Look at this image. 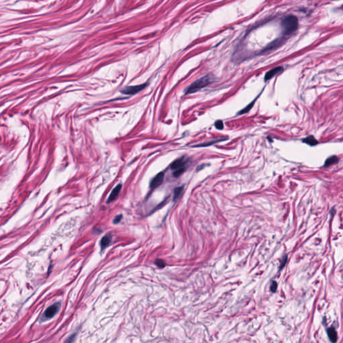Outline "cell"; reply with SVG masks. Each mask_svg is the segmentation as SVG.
Here are the masks:
<instances>
[{
	"instance_id": "cell-1",
	"label": "cell",
	"mask_w": 343,
	"mask_h": 343,
	"mask_svg": "<svg viewBox=\"0 0 343 343\" xmlns=\"http://www.w3.org/2000/svg\"><path fill=\"white\" fill-rule=\"evenodd\" d=\"M283 34L285 36L291 35L298 29L299 23L298 19L294 15L285 16L281 22Z\"/></svg>"
},
{
	"instance_id": "cell-2",
	"label": "cell",
	"mask_w": 343,
	"mask_h": 343,
	"mask_svg": "<svg viewBox=\"0 0 343 343\" xmlns=\"http://www.w3.org/2000/svg\"><path fill=\"white\" fill-rule=\"evenodd\" d=\"M214 79L211 77V76L207 75L200 78L199 79L197 80L196 81L192 83L191 84L189 85L188 87L186 89L185 93L186 94H192L196 92H198V90L201 89L206 87L207 85L211 84L212 82L214 81Z\"/></svg>"
},
{
	"instance_id": "cell-3",
	"label": "cell",
	"mask_w": 343,
	"mask_h": 343,
	"mask_svg": "<svg viewBox=\"0 0 343 343\" xmlns=\"http://www.w3.org/2000/svg\"><path fill=\"white\" fill-rule=\"evenodd\" d=\"M60 308V304L59 302H57L51 305L50 306H49L46 310L44 314H43L42 320L45 321L46 320H49V319L53 318L57 314V312H59Z\"/></svg>"
},
{
	"instance_id": "cell-4",
	"label": "cell",
	"mask_w": 343,
	"mask_h": 343,
	"mask_svg": "<svg viewBox=\"0 0 343 343\" xmlns=\"http://www.w3.org/2000/svg\"><path fill=\"white\" fill-rule=\"evenodd\" d=\"M147 85V84L145 83L136 86H129V87H126L121 89V93L124 95H135L141 91V90L144 89Z\"/></svg>"
},
{
	"instance_id": "cell-5",
	"label": "cell",
	"mask_w": 343,
	"mask_h": 343,
	"mask_svg": "<svg viewBox=\"0 0 343 343\" xmlns=\"http://www.w3.org/2000/svg\"><path fill=\"white\" fill-rule=\"evenodd\" d=\"M187 160L185 158V157H182V158L174 160L170 165V168L172 170H175L186 168L185 166L187 165Z\"/></svg>"
},
{
	"instance_id": "cell-6",
	"label": "cell",
	"mask_w": 343,
	"mask_h": 343,
	"mask_svg": "<svg viewBox=\"0 0 343 343\" xmlns=\"http://www.w3.org/2000/svg\"><path fill=\"white\" fill-rule=\"evenodd\" d=\"M164 178V172H160L159 174H157L155 177L152 179L150 182V188L151 190H154L155 188H158L161 185V184L163 182Z\"/></svg>"
},
{
	"instance_id": "cell-7",
	"label": "cell",
	"mask_w": 343,
	"mask_h": 343,
	"mask_svg": "<svg viewBox=\"0 0 343 343\" xmlns=\"http://www.w3.org/2000/svg\"><path fill=\"white\" fill-rule=\"evenodd\" d=\"M283 71H284V68L282 67V66H278V67L271 69L270 70L268 71V72H267L265 74V78H264L265 81L266 82L268 81V80H269L270 79L274 77L275 76L282 73Z\"/></svg>"
},
{
	"instance_id": "cell-8",
	"label": "cell",
	"mask_w": 343,
	"mask_h": 343,
	"mask_svg": "<svg viewBox=\"0 0 343 343\" xmlns=\"http://www.w3.org/2000/svg\"><path fill=\"white\" fill-rule=\"evenodd\" d=\"M283 42H284V40L282 39L275 40V41L270 43V44L268 46L265 47L264 49V50H262L261 52V53H263V52L264 53H268V52L273 51L274 49H276L278 47L280 46L281 45H282V44H283Z\"/></svg>"
},
{
	"instance_id": "cell-9",
	"label": "cell",
	"mask_w": 343,
	"mask_h": 343,
	"mask_svg": "<svg viewBox=\"0 0 343 343\" xmlns=\"http://www.w3.org/2000/svg\"><path fill=\"white\" fill-rule=\"evenodd\" d=\"M121 188H122V185L121 184H118L117 187L112 190L111 193L110 194V196H109V197L107 199V203L115 201V200L117 198L119 194H120L121 190Z\"/></svg>"
},
{
	"instance_id": "cell-10",
	"label": "cell",
	"mask_w": 343,
	"mask_h": 343,
	"mask_svg": "<svg viewBox=\"0 0 343 343\" xmlns=\"http://www.w3.org/2000/svg\"><path fill=\"white\" fill-rule=\"evenodd\" d=\"M111 240H112V236L111 235L108 234V235H106L105 236H104L101 239V242H100V245H101V249L103 250L104 249H105L106 247H107L109 245H110Z\"/></svg>"
},
{
	"instance_id": "cell-11",
	"label": "cell",
	"mask_w": 343,
	"mask_h": 343,
	"mask_svg": "<svg viewBox=\"0 0 343 343\" xmlns=\"http://www.w3.org/2000/svg\"><path fill=\"white\" fill-rule=\"evenodd\" d=\"M328 337H329L330 340L332 342L335 343L336 341H337V333H336V331L335 330V329L333 327H330L328 329Z\"/></svg>"
},
{
	"instance_id": "cell-12",
	"label": "cell",
	"mask_w": 343,
	"mask_h": 343,
	"mask_svg": "<svg viewBox=\"0 0 343 343\" xmlns=\"http://www.w3.org/2000/svg\"><path fill=\"white\" fill-rule=\"evenodd\" d=\"M259 95H260V94L258 95V96H257V97L253 100V101H251V103H250L248 105L246 106L243 109H242V110H241L239 113H238V115H243V114H245V113H247V112H249V111L251 110V108L253 107L254 104H255V101H256V100H257V99H258V97H259Z\"/></svg>"
},
{
	"instance_id": "cell-13",
	"label": "cell",
	"mask_w": 343,
	"mask_h": 343,
	"mask_svg": "<svg viewBox=\"0 0 343 343\" xmlns=\"http://www.w3.org/2000/svg\"><path fill=\"white\" fill-rule=\"evenodd\" d=\"M303 142L305 143V144H307L309 146H316V144H318V143L316 138L314 137V136H310L305 138V139L303 140Z\"/></svg>"
},
{
	"instance_id": "cell-14",
	"label": "cell",
	"mask_w": 343,
	"mask_h": 343,
	"mask_svg": "<svg viewBox=\"0 0 343 343\" xmlns=\"http://www.w3.org/2000/svg\"><path fill=\"white\" fill-rule=\"evenodd\" d=\"M338 161H339V158H337V157L335 156H331V157H330V158H328L325 161V166H331V165H332V164H334L336 163Z\"/></svg>"
},
{
	"instance_id": "cell-15",
	"label": "cell",
	"mask_w": 343,
	"mask_h": 343,
	"mask_svg": "<svg viewBox=\"0 0 343 343\" xmlns=\"http://www.w3.org/2000/svg\"><path fill=\"white\" fill-rule=\"evenodd\" d=\"M182 191H183V187H177L176 188H175L174 192V201H176V200L180 197Z\"/></svg>"
},
{
	"instance_id": "cell-16",
	"label": "cell",
	"mask_w": 343,
	"mask_h": 343,
	"mask_svg": "<svg viewBox=\"0 0 343 343\" xmlns=\"http://www.w3.org/2000/svg\"><path fill=\"white\" fill-rule=\"evenodd\" d=\"M214 126L217 129V130H222L224 128V124L223 122L221 120H218L215 123H214Z\"/></svg>"
},
{
	"instance_id": "cell-17",
	"label": "cell",
	"mask_w": 343,
	"mask_h": 343,
	"mask_svg": "<svg viewBox=\"0 0 343 343\" xmlns=\"http://www.w3.org/2000/svg\"><path fill=\"white\" fill-rule=\"evenodd\" d=\"M155 264L160 268H164L165 265H166L165 262L162 259H157L155 261Z\"/></svg>"
},
{
	"instance_id": "cell-18",
	"label": "cell",
	"mask_w": 343,
	"mask_h": 343,
	"mask_svg": "<svg viewBox=\"0 0 343 343\" xmlns=\"http://www.w3.org/2000/svg\"><path fill=\"white\" fill-rule=\"evenodd\" d=\"M185 170H186V168H182V169L175 170V172H174V176H175V177H178V176H180V175H182L184 172Z\"/></svg>"
},
{
	"instance_id": "cell-19",
	"label": "cell",
	"mask_w": 343,
	"mask_h": 343,
	"mask_svg": "<svg viewBox=\"0 0 343 343\" xmlns=\"http://www.w3.org/2000/svg\"><path fill=\"white\" fill-rule=\"evenodd\" d=\"M223 141V140H216V141H211V142H208V143H207V144H203L198 145V146H197V147H205V146H211L212 144H215V143L218 142V141Z\"/></svg>"
},
{
	"instance_id": "cell-20",
	"label": "cell",
	"mask_w": 343,
	"mask_h": 343,
	"mask_svg": "<svg viewBox=\"0 0 343 343\" xmlns=\"http://www.w3.org/2000/svg\"><path fill=\"white\" fill-rule=\"evenodd\" d=\"M287 259H288V257L286 255H285V257H284V259H282V263H281V265H280V269H282L284 268V267L285 266V264H286V262H287Z\"/></svg>"
},
{
	"instance_id": "cell-21",
	"label": "cell",
	"mask_w": 343,
	"mask_h": 343,
	"mask_svg": "<svg viewBox=\"0 0 343 343\" xmlns=\"http://www.w3.org/2000/svg\"><path fill=\"white\" fill-rule=\"evenodd\" d=\"M75 336H76V335H73L72 336H70L69 339L66 340V341L65 342V343H73L75 339Z\"/></svg>"
},
{
	"instance_id": "cell-22",
	"label": "cell",
	"mask_w": 343,
	"mask_h": 343,
	"mask_svg": "<svg viewBox=\"0 0 343 343\" xmlns=\"http://www.w3.org/2000/svg\"><path fill=\"white\" fill-rule=\"evenodd\" d=\"M121 218H122V215H121V214H120V215L117 216L115 218H114L113 223L117 224V223H120V221L121 220Z\"/></svg>"
},
{
	"instance_id": "cell-23",
	"label": "cell",
	"mask_w": 343,
	"mask_h": 343,
	"mask_svg": "<svg viewBox=\"0 0 343 343\" xmlns=\"http://www.w3.org/2000/svg\"><path fill=\"white\" fill-rule=\"evenodd\" d=\"M277 287H278V285H277V283H276L275 282H272V284H271V289L272 292H275L276 289H277Z\"/></svg>"
}]
</instances>
